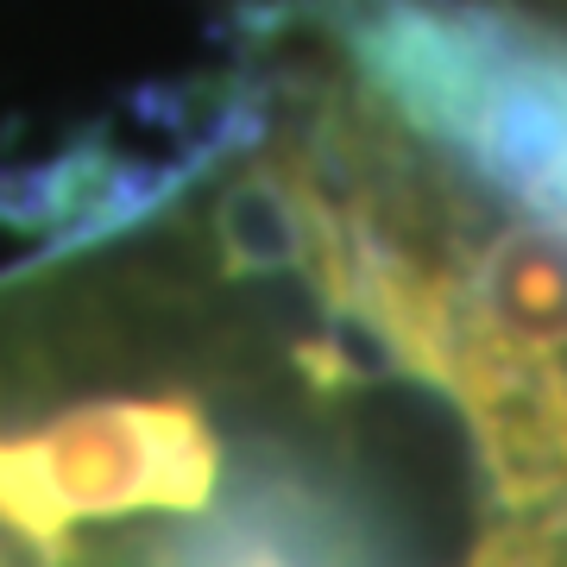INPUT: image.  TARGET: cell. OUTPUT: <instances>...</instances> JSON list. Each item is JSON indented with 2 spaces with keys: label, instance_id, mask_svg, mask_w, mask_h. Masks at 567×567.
Masks as SVG:
<instances>
[{
  "label": "cell",
  "instance_id": "6da1fadb",
  "mask_svg": "<svg viewBox=\"0 0 567 567\" xmlns=\"http://www.w3.org/2000/svg\"><path fill=\"white\" fill-rule=\"evenodd\" d=\"M416 442L240 196L0 271V567H435Z\"/></svg>",
  "mask_w": 567,
  "mask_h": 567
},
{
  "label": "cell",
  "instance_id": "7a4b0ae2",
  "mask_svg": "<svg viewBox=\"0 0 567 567\" xmlns=\"http://www.w3.org/2000/svg\"><path fill=\"white\" fill-rule=\"evenodd\" d=\"M240 203L309 303L454 410L498 517L567 511V39L486 7L353 25Z\"/></svg>",
  "mask_w": 567,
  "mask_h": 567
},
{
  "label": "cell",
  "instance_id": "3957f363",
  "mask_svg": "<svg viewBox=\"0 0 567 567\" xmlns=\"http://www.w3.org/2000/svg\"><path fill=\"white\" fill-rule=\"evenodd\" d=\"M454 567H567V511L486 517L454 548Z\"/></svg>",
  "mask_w": 567,
  "mask_h": 567
}]
</instances>
